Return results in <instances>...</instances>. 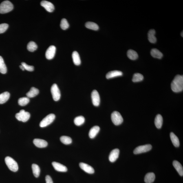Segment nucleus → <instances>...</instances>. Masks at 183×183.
I'll list each match as a JSON object with an SVG mask.
<instances>
[{
	"label": "nucleus",
	"instance_id": "obj_1",
	"mask_svg": "<svg viewBox=\"0 0 183 183\" xmlns=\"http://www.w3.org/2000/svg\"><path fill=\"white\" fill-rule=\"evenodd\" d=\"M172 90L174 92L178 93L182 91L183 89V76L177 75L171 84Z\"/></svg>",
	"mask_w": 183,
	"mask_h": 183
},
{
	"label": "nucleus",
	"instance_id": "obj_2",
	"mask_svg": "<svg viewBox=\"0 0 183 183\" xmlns=\"http://www.w3.org/2000/svg\"><path fill=\"white\" fill-rule=\"evenodd\" d=\"M13 9V5L10 1H3L0 4V13L5 14L11 11Z\"/></svg>",
	"mask_w": 183,
	"mask_h": 183
},
{
	"label": "nucleus",
	"instance_id": "obj_3",
	"mask_svg": "<svg viewBox=\"0 0 183 183\" xmlns=\"http://www.w3.org/2000/svg\"><path fill=\"white\" fill-rule=\"evenodd\" d=\"M5 162L9 169L11 171L16 172L18 171V164L13 159L10 157L8 156L5 157Z\"/></svg>",
	"mask_w": 183,
	"mask_h": 183
},
{
	"label": "nucleus",
	"instance_id": "obj_4",
	"mask_svg": "<svg viewBox=\"0 0 183 183\" xmlns=\"http://www.w3.org/2000/svg\"><path fill=\"white\" fill-rule=\"evenodd\" d=\"M16 119L19 121L25 122L28 120L30 117V113L25 112L24 110H21L19 113H17L15 115Z\"/></svg>",
	"mask_w": 183,
	"mask_h": 183
},
{
	"label": "nucleus",
	"instance_id": "obj_5",
	"mask_svg": "<svg viewBox=\"0 0 183 183\" xmlns=\"http://www.w3.org/2000/svg\"><path fill=\"white\" fill-rule=\"evenodd\" d=\"M111 118L113 123L115 125H120L123 122V118L118 112L114 111L111 114Z\"/></svg>",
	"mask_w": 183,
	"mask_h": 183
},
{
	"label": "nucleus",
	"instance_id": "obj_6",
	"mask_svg": "<svg viewBox=\"0 0 183 183\" xmlns=\"http://www.w3.org/2000/svg\"><path fill=\"white\" fill-rule=\"evenodd\" d=\"M55 118V116L54 114H50L47 115L40 122L39 124L40 127L43 128L47 127L54 121Z\"/></svg>",
	"mask_w": 183,
	"mask_h": 183
},
{
	"label": "nucleus",
	"instance_id": "obj_7",
	"mask_svg": "<svg viewBox=\"0 0 183 183\" xmlns=\"http://www.w3.org/2000/svg\"><path fill=\"white\" fill-rule=\"evenodd\" d=\"M51 91L53 98L55 101H57L60 100L61 94L59 88L56 84H54L51 87Z\"/></svg>",
	"mask_w": 183,
	"mask_h": 183
},
{
	"label": "nucleus",
	"instance_id": "obj_8",
	"mask_svg": "<svg viewBox=\"0 0 183 183\" xmlns=\"http://www.w3.org/2000/svg\"><path fill=\"white\" fill-rule=\"evenodd\" d=\"M152 148V146L150 144L138 146L135 148L134 151V153L135 154H137L145 153L151 150Z\"/></svg>",
	"mask_w": 183,
	"mask_h": 183
},
{
	"label": "nucleus",
	"instance_id": "obj_9",
	"mask_svg": "<svg viewBox=\"0 0 183 183\" xmlns=\"http://www.w3.org/2000/svg\"><path fill=\"white\" fill-rule=\"evenodd\" d=\"M91 98L93 105L96 107L99 106L100 103V98L99 94L96 90H93L92 93Z\"/></svg>",
	"mask_w": 183,
	"mask_h": 183
},
{
	"label": "nucleus",
	"instance_id": "obj_10",
	"mask_svg": "<svg viewBox=\"0 0 183 183\" xmlns=\"http://www.w3.org/2000/svg\"><path fill=\"white\" fill-rule=\"evenodd\" d=\"M56 48L54 45H51L47 49L45 53V57L47 59L50 60L54 57L55 54Z\"/></svg>",
	"mask_w": 183,
	"mask_h": 183
},
{
	"label": "nucleus",
	"instance_id": "obj_11",
	"mask_svg": "<svg viewBox=\"0 0 183 183\" xmlns=\"http://www.w3.org/2000/svg\"><path fill=\"white\" fill-rule=\"evenodd\" d=\"M41 6L44 8L47 11L52 12L54 10V6L52 3L48 1H41Z\"/></svg>",
	"mask_w": 183,
	"mask_h": 183
},
{
	"label": "nucleus",
	"instance_id": "obj_12",
	"mask_svg": "<svg viewBox=\"0 0 183 183\" xmlns=\"http://www.w3.org/2000/svg\"><path fill=\"white\" fill-rule=\"evenodd\" d=\"M120 154V150L118 149H115L113 150L110 153L109 156V160L110 162H114L119 157Z\"/></svg>",
	"mask_w": 183,
	"mask_h": 183
},
{
	"label": "nucleus",
	"instance_id": "obj_13",
	"mask_svg": "<svg viewBox=\"0 0 183 183\" xmlns=\"http://www.w3.org/2000/svg\"><path fill=\"white\" fill-rule=\"evenodd\" d=\"M80 168L89 174H93L94 173V170L92 167L86 164L80 162L79 164Z\"/></svg>",
	"mask_w": 183,
	"mask_h": 183
},
{
	"label": "nucleus",
	"instance_id": "obj_14",
	"mask_svg": "<svg viewBox=\"0 0 183 183\" xmlns=\"http://www.w3.org/2000/svg\"><path fill=\"white\" fill-rule=\"evenodd\" d=\"M52 164L54 169L57 171L60 172H66L67 171V168L59 163L53 162Z\"/></svg>",
	"mask_w": 183,
	"mask_h": 183
},
{
	"label": "nucleus",
	"instance_id": "obj_15",
	"mask_svg": "<svg viewBox=\"0 0 183 183\" xmlns=\"http://www.w3.org/2000/svg\"><path fill=\"white\" fill-rule=\"evenodd\" d=\"M33 143L37 147L39 148H45L47 145V142L45 140L40 139H34Z\"/></svg>",
	"mask_w": 183,
	"mask_h": 183
},
{
	"label": "nucleus",
	"instance_id": "obj_16",
	"mask_svg": "<svg viewBox=\"0 0 183 183\" xmlns=\"http://www.w3.org/2000/svg\"><path fill=\"white\" fill-rule=\"evenodd\" d=\"M123 73L121 71H113L108 73L106 75V77L107 79H110L117 77L122 75Z\"/></svg>",
	"mask_w": 183,
	"mask_h": 183
},
{
	"label": "nucleus",
	"instance_id": "obj_17",
	"mask_svg": "<svg viewBox=\"0 0 183 183\" xmlns=\"http://www.w3.org/2000/svg\"><path fill=\"white\" fill-rule=\"evenodd\" d=\"M155 31L154 29H151L148 33V38L149 41L151 43H156L157 38L155 36Z\"/></svg>",
	"mask_w": 183,
	"mask_h": 183
},
{
	"label": "nucleus",
	"instance_id": "obj_18",
	"mask_svg": "<svg viewBox=\"0 0 183 183\" xmlns=\"http://www.w3.org/2000/svg\"><path fill=\"white\" fill-rule=\"evenodd\" d=\"M100 128L98 126H95L90 129L89 134V136L91 138H95L100 131Z\"/></svg>",
	"mask_w": 183,
	"mask_h": 183
},
{
	"label": "nucleus",
	"instance_id": "obj_19",
	"mask_svg": "<svg viewBox=\"0 0 183 183\" xmlns=\"http://www.w3.org/2000/svg\"><path fill=\"white\" fill-rule=\"evenodd\" d=\"M173 166L176 170L178 172L181 176L183 175V168L182 164L180 162L176 160L174 161L173 162Z\"/></svg>",
	"mask_w": 183,
	"mask_h": 183
},
{
	"label": "nucleus",
	"instance_id": "obj_20",
	"mask_svg": "<svg viewBox=\"0 0 183 183\" xmlns=\"http://www.w3.org/2000/svg\"><path fill=\"white\" fill-rule=\"evenodd\" d=\"M72 57L73 63L75 65H79L81 63V60H80L79 55L77 51H75L73 52Z\"/></svg>",
	"mask_w": 183,
	"mask_h": 183
},
{
	"label": "nucleus",
	"instance_id": "obj_21",
	"mask_svg": "<svg viewBox=\"0 0 183 183\" xmlns=\"http://www.w3.org/2000/svg\"><path fill=\"white\" fill-rule=\"evenodd\" d=\"M10 94L8 92H5L0 94V104L6 102L10 98Z\"/></svg>",
	"mask_w": 183,
	"mask_h": 183
},
{
	"label": "nucleus",
	"instance_id": "obj_22",
	"mask_svg": "<svg viewBox=\"0 0 183 183\" xmlns=\"http://www.w3.org/2000/svg\"><path fill=\"white\" fill-rule=\"evenodd\" d=\"M163 124L162 117L160 114H158L156 117L155 120V124L156 127L160 129L162 128Z\"/></svg>",
	"mask_w": 183,
	"mask_h": 183
},
{
	"label": "nucleus",
	"instance_id": "obj_23",
	"mask_svg": "<svg viewBox=\"0 0 183 183\" xmlns=\"http://www.w3.org/2000/svg\"><path fill=\"white\" fill-rule=\"evenodd\" d=\"M155 178V174L153 173H148L145 176L144 181L146 183H152L154 182Z\"/></svg>",
	"mask_w": 183,
	"mask_h": 183
},
{
	"label": "nucleus",
	"instance_id": "obj_24",
	"mask_svg": "<svg viewBox=\"0 0 183 183\" xmlns=\"http://www.w3.org/2000/svg\"><path fill=\"white\" fill-rule=\"evenodd\" d=\"M39 91L35 87L31 88L30 91L27 93L26 95L28 98H34L39 94Z\"/></svg>",
	"mask_w": 183,
	"mask_h": 183
},
{
	"label": "nucleus",
	"instance_id": "obj_25",
	"mask_svg": "<svg viewBox=\"0 0 183 183\" xmlns=\"http://www.w3.org/2000/svg\"><path fill=\"white\" fill-rule=\"evenodd\" d=\"M170 136L174 146L176 147H179L180 145V142L178 137L173 132L170 133Z\"/></svg>",
	"mask_w": 183,
	"mask_h": 183
},
{
	"label": "nucleus",
	"instance_id": "obj_26",
	"mask_svg": "<svg viewBox=\"0 0 183 183\" xmlns=\"http://www.w3.org/2000/svg\"><path fill=\"white\" fill-rule=\"evenodd\" d=\"M151 54L152 56L153 57L158 58V59H161L163 56L162 53L156 49H152L151 52Z\"/></svg>",
	"mask_w": 183,
	"mask_h": 183
},
{
	"label": "nucleus",
	"instance_id": "obj_27",
	"mask_svg": "<svg viewBox=\"0 0 183 183\" xmlns=\"http://www.w3.org/2000/svg\"><path fill=\"white\" fill-rule=\"evenodd\" d=\"M127 56L130 59L135 60L138 58V55L136 51L133 50H129L127 52Z\"/></svg>",
	"mask_w": 183,
	"mask_h": 183
},
{
	"label": "nucleus",
	"instance_id": "obj_28",
	"mask_svg": "<svg viewBox=\"0 0 183 183\" xmlns=\"http://www.w3.org/2000/svg\"><path fill=\"white\" fill-rule=\"evenodd\" d=\"M7 72L6 66L5 65L3 57L0 56V72L2 74H5Z\"/></svg>",
	"mask_w": 183,
	"mask_h": 183
},
{
	"label": "nucleus",
	"instance_id": "obj_29",
	"mask_svg": "<svg viewBox=\"0 0 183 183\" xmlns=\"http://www.w3.org/2000/svg\"><path fill=\"white\" fill-rule=\"evenodd\" d=\"M85 26L87 28L93 30L97 31L99 29L98 25L92 22H87L86 23Z\"/></svg>",
	"mask_w": 183,
	"mask_h": 183
},
{
	"label": "nucleus",
	"instance_id": "obj_30",
	"mask_svg": "<svg viewBox=\"0 0 183 183\" xmlns=\"http://www.w3.org/2000/svg\"><path fill=\"white\" fill-rule=\"evenodd\" d=\"M33 174L34 176L37 178L39 176L40 173V169L37 165L33 164L32 166Z\"/></svg>",
	"mask_w": 183,
	"mask_h": 183
},
{
	"label": "nucleus",
	"instance_id": "obj_31",
	"mask_svg": "<svg viewBox=\"0 0 183 183\" xmlns=\"http://www.w3.org/2000/svg\"><path fill=\"white\" fill-rule=\"evenodd\" d=\"M85 122V118L83 116H80L76 117L74 120V123L77 126L82 125Z\"/></svg>",
	"mask_w": 183,
	"mask_h": 183
},
{
	"label": "nucleus",
	"instance_id": "obj_32",
	"mask_svg": "<svg viewBox=\"0 0 183 183\" xmlns=\"http://www.w3.org/2000/svg\"><path fill=\"white\" fill-rule=\"evenodd\" d=\"M27 50L30 52H33L35 51L37 48V45L33 41H30L27 45Z\"/></svg>",
	"mask_w": 183,
	"mask_h": 183
},
{
	"label": "nucleus",
	"instance_id": "obj_33",
	"mask_svg": "<svg viewBox=\"0 0 183 183\" xmlns=\"http://www.w3.org/2000/svg\"><path fill=\"white\" fill-rule=\"evenodd\" d=\"M29 102L30 99L28 97H23L18 100V103L20 106H24L27 105Z\"/></svg>",
	"mask_w": 183,
	"mask_h": 183
},
{
	"label": "nucleus",
	"instance_id": "obj_34",
	"mask_svg": "<svg viewBox=\"0 0 183 183\" xmlns=\"http://www.w3.org/2000/svg\"><path fill=\"white\" fill-rule=\"evenodd\" d=\"M144 78V76L142 74L139 73H135L133 76L132 81L134 82L141 81Z\"/></svg>",
	"mask_w": 183,
	"mask_h": 183
},
{
	"label": "nucleus",
	"instance_id": "obj_35",
	"mask_svg": "<svg viewBox=\"0 0 183 183\" xmlns=\"http://www.w3.org/2000/svg\"><path fill=\"white\" fill-rule=\"evenodd\" d=\"M60 140L63 144H70L72 142V140L70 137L62 136L60 138Z\"/></svg>",
	"mask_w": 183,
	"mask_h": 183
},
{
	"label": "nucleus",
	"instance_id": "obj_36",
	"mask_svg": "<svg viewBox=\"0 0 183 183\" xmlns=\"http://www.w3.org/2000/svg\"><path fill=\"white\" fill-rule=\"evenodd\" d=\"M60 25L61 28L63 30H66V29L69 28V25L68 22H67V19H66L65 18H63L61 20Z\"/></svg>",
	"mask_w": 183,
	"mask_h": 183
},
{
	"label": "nucleus",
	"instance_id": "obj_37",
	"mask_svg": "<svg viewBox=\"0 0 183 183\" xmlns=\"http://www.w3.org/2000/svg\"><path fill=\"white\" fill-rule=\"evenodd\" d=\"M8 27L9 25L7 23H2L0 24V34L5 32L7 30Z\"/></svg>",
	"mask_w": 183,
	"mask_h": 183
},
{
	"label": "nucleus",
	"instance_id": "obj_38",
	"mask_svg": "<svg viewBox=\"0 0 183 183\" xmlns=\"http://www.w3.org/2000/svg\"><path fill=\"white\" fill-rule=\"evenodd\" d=\"M21 65H22L23 67H24L25 69H26L27 71L32 72V71H33L34 70L33 66L27 65V64L24 63V62H22L21 63Z\"/></svg>",
	"mask_w": 183,
	"mask_h": 183
},
{
	"label": "nucleus",
	"instance_id": "obj_39",
	"mask_svg": "<svg viewBox=\"0 0 183 183\" xmlns=\"http://www.w3.org/2000/svg\"><path fill=\"white\" fill-rule=\"evenodd\" d=\"M45 181L46 183H53L51 177L49 175H47L45 177Z\"/></svg>",
	"mask_w": 183,
	"mask_h": 183
},
{
	"label": "nucleus",
	"instance_id": "obj_40",
	"mask_svg": "<svg viewBox=\"0 0 183 183\" xmlns=\"http://www.w3.org/2000/svg\"><path fill=\"white\" fill-rule=\"evenodd\" d=\"M20 68H21L23 71H24L25 70L24 67H23L22 65L19 66Z\"/></svg>",
	"mask_w": 183,
	"mask_h": 183
},
{
	"label": "nucleus",
	"instance_id": "obj_41",
	"mask_svg": "<svg viewBox=\"0 0 183 183\" xmlns=\"http://www.w3.org/2000/svg\"><path fill=\"white\" fill-rule=\"evenodd\" d=\"M181 36H182V37H183V32H182V33H181Z\"/></svg>",
	"mask_w": 183,
	"mask_h": 183
}]
</instances>
